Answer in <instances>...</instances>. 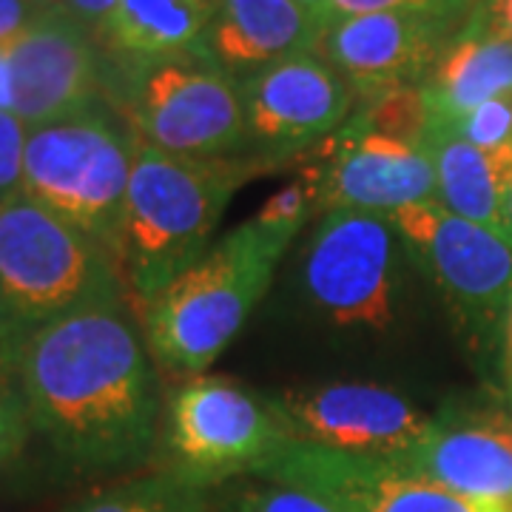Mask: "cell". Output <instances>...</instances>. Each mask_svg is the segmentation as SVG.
Returning a JSON list of instances; mask_svg holds the SVG:
<instances>
[{
    "instance_id": "11",
    "label": "cell",
    "mask_w": 512,
    "mask_h": 512,
    "mask_svg": "<svg viewBox=\"0 0 512 512\" xmlns=\"http://www.w3.org/2000/svg\"><path fill=\"white\" fill-rule=\"evenodd\" d=\"M461 9H393L328 23L313 52L350 86L356 106L376 94L424 83Z\"/></svg>"
},
{
    "instance_id": "23",
    "label": "cell",
    "mask_w": 512,
    "mask_h": 512,
    "mask_svg": "<svg viewBox=\"0 0 512 512\" xmlns=\"http://www.w3.org/2000/svg\"><path fill=\"white\" fill-rule=\"evenodd\" d=\"M319 208H322V165L308 168L302 177H296L282 191H276L274 197H268L259 208L256 220L296 237L308 217Z\"/></svg>"
},
{
    "instance_id": "7",
    "label": "cell",
    "mask_w": 512,
    "mask_h": 512,
    "mask_svg": "<svg viewBox=\"0 0 512 512\" xmlns=\"http://www.w3.org/2000/svg\"><path fill=\"white\" fill-rule=\"evenodd\" d=\"M402 248L387 214L325 211L302 251L308 305L333 328L387 330L396 319Z\"/></svg>"
},
{
    "instance_id": "2",
    "label": "cell",
    "mask_w": 512,
    "mask_h": 512,
    "mask_svg": "<svg viewBox=\"0 0 512 512\" xmlns=\"http://www.w3.org/2000/svg\"><path fill=\"white\" fill-rule=\"evenodd\" d=\"M256 171L228 157H177L134 140L117 262L143 305L205 256L228 202Z\"/></svg>"
},
{
    "instance_id": "19",
    "label": "cell",
    "mask_w": 512,
    "mask_h": 512,
    "mask_svg": "<svg viewBox=\"0 0 512 512\" xmlns=\"http://www.w3.org/2000/svg\"><path fill=\"white\" fill-rule=\"evenodd\" d=\"M421 89L430 106V131L453 128L481 103L512 94V43L461 23L441 46Z\"/></svg>"
},
{
    "instance_id": "10",
    "label": "cell",
    "mask_w": 512,
    "mask_h": 512,
    "mask_svg": "<svg viewBox=\"0 0 512 512\" xmlns=\"http://www.w3.org/2000/svg\"><path fill=\"white\" fill-rule=\"evenodd\" d=\"M256 478H274L328 498L339 512H512L507 504L453 493L430 478L376 456L288 441Z\"/></svg>"
},
{
    "instance_id": "16",
    "label": "cell",
    "mask_w": 512,
    "mask_h": 512,
    "mask_svg": "<svg viewBox=\"0 0 512 512\" xmlns=\"http://www.w3.org/2000/svg\"><path fill=\"white\" fill-rule=\"evenodd\" d=\"M387 461L453 493L512 507V419L504 413L433 419L413 447Z\"/></svg>"
},
{
    "instance_id": "30",
    "label": "cell",
    "mask_w": 512,
    "mask_h": 512,
    "mask_svg": "<svg viewBox=\"0 0 512 512\" xmlns=\"http://www.w3.org/2000/svg\"><path fill=\"white\" fill-rule=\"evenodd\" d=\"M55 3L52 0H0V49L15 43Z\"/></svg>"
},
{
    "instance_id": "27",
    "label": "cell",
    "mask_w": 512,
    "mask_h": 512,
    "mask_svg": "<svg viewBox=\"0 0 512 512\" xmlns=\"http://www.w3.org/2000/svg\"><path fill=\"white\" fill-rule=\"evenodd\" d=\"M29 436H32V424L20 387L0 390V470L18 461Z\"/></svg>"
},
{
    "instance_id": "31",
    "label": "cell",
    "mask_w": 512,
    "mask_h": 512,
    "mask_svg": "<svg viewBox=\"0 0 512 512\" xmlns=\"http://www.w3.org/2000/svg\"><path fill=\"white\" fill-rule=\"evenodd\" d=\"M55 9H60L66 18H72L77 26H83L97 43V35L103 32V26L109 23L111 12L117 6V0H52Z\"/></svg>"
},
{
    "instance_id": "15",
    "label": "cell",
    "mask_w": 512,
    "mask_h": 512,
    "mask_svg": "<svg viewBox=\"0 0 512 512\" xmlns=\"http://www.w3.org/2000/svg\"><path fill=\"white\" fill-rule=\"evenodd\" d=\"M424 202H439L430 148L339 128L328 163L322 165L325 211H370L390 217Z\"/></svg>"
},
{
    "instance_id": "5",
    "label": "cell",
    "mask_w": 512,
    "mask_h": 512,
    "mask_svg": "<svg viewBox=\"0 0 512 512\" xmlns=\"http://www.w3.org/2000/svg\"><path fill=\"white\" fill-rule=\"evenodd\" d=\"M134 140L97 109L29 128L23 194L117 256Z\"/></svg>"
},
{
    "instance_id": "29",
    "label": "cell",
    "mask_w": 512,
    "mask_h": 512,
    "mask_svg": "<svg viewBox=\"0 0 512 512\" xmlns=\"http://www.w3.org/2000/svg\"><path fill=\"white\" fill-rule=\"evenodd\" d=\"M464 26L512 43V0H464Z\"/></svg>"
},
{
    "instance_id": "34",
    "label": "cell",
    "mask_w": 512,
    "mask_h": 512,
    "mask_svg": "<svg viewBox=\"0 0 512 512\" xmlns=\"http://www.w3.org/2000/svg\"><path fill=\"white\" fill-rule=\"evenodd\" d=\"M9 103H12V83H9L6 55L0 52V109H9Z\"/></svg>"
},
{
    "instance_id": "20",
    "label": "cell",
    "mask_w": 512,
    "mask_h": 512,
    "mask_svg": "<svg viewBox=\"0 0 512 512\" xmlns=\"http://www.w3.org/2000/svg\"><path fill=\"white\" fill-rule=\"evenodd\" d=\"M439 202L464 220L501 234V202L512 183V146L478 148L450 131H430Z\"/></svg>"
},
{
    "instance_id": "14",
    "label": "cell",
    "mask_w": 512,
    "mask_h": 512,
    "mask_svg": "<svg viewBox=\"0 0 512 512\" xmlns=\"http://www.w3.org/2000/svg\"><path fill=\"white\" fill-rule=\"evenodd\" d=\"M0 52L12 83L9 111L29 128L97 109L103 92L97 43L55 6Z\"/></svg>"
},
{
    "instance_id": "3",
    "label": "cell",
    "mask_w": 512,
    "mask_h": 512,
    "mask_svg": "<svg viewBox=\"0 0 512 512\" xmlns=\"http://www.w3.org/2000/svg\"><path fill=\"white\" fill-rule=\"evenodd\" d=\"M293 234L251 217L211 245L185 274L143 305L148 353L168 373L200 376L242 330L271 288Z\"/></svg>"
},
{
    "instance_id": "1",
    "label": "cell",
    "mask_w": 512,
    "mask_h": 512,
    "mask_svg": "<svg viewBox=\"0 0 512 512\" xmlns=\"http://www.w3.org/2000/svg\"><path fill=\"white\" fill-rule=\"evenodd\" d=\"M18 387L32 433L74 476L128 473L157 444V376L123 299L29 330Z\"/></svg>"
},
{
    "instance_id": "35",
    "label": "cell",
    "mask_w": 512,
    "mask_h": 512,
    "mask_svg": "<svg viewBox=\"0 0 512 512\" xmlns=\"http://www.w3.org/2000/svg\"><path fill=\"white\" fill-rule=\"evenodd\" d=\"M313 20H316V26H319V32H322V15H325V6H328V0H296Z\"/></svg>"
},
{
    "instance_id": "33",
    "label": "cell",
    "mask_w": 512,
    "mask_h": 512,
    "mask_svg": "<svg viewBox=\"0 0 512 512\" xmlns=\"http://www.w3.org/2000/svg\"><path fill=\"white\" fill-rule=\"evenodd\" d=\"M501 237L512 245V183L504 194V202H501Z\"/></svg>"
},
{
    "instance_id": "25",
    "label": "cell",
    "mask_w": 512,
    "mask_h": 512,
    "mask_svg": "<svg viewBox=\"0 0 512 512\" xmlns=\"http://www.w3.org/2000/svg\"><path fill=\"white\" fill-rule=\"evenodd\" d=\"M447 131L478 148L512 146V94H501L495 100L481 103Z\"/></svg>"
},
{
    "instance_id": "21",
    "label": "cell",
    "mask_w": 512,
    "mask_h": 512,
    "mask_svg": "<svg viewBox=\"0 0 512 512\" xmlns=\"http://www.w3.org/2000/svg\"><path fill=\"white\" fill-rule=\"evenodd\" d=\"M63 512H208V498L197 484L157 470L94 490Z\"/></svg>"
},
{
    "instance_id": "17",
    "label": "cell",
    "mask_w": 512,
    "mask_h": 512,
    "mask_svg": "<svg viewBox=\"0 0 512 512\" xmlns=\"http://www.w3.org/2000/svg\"><path fill=\"white\" fill-rule=\"evenodd\" d=\"M319 26L296 0H220L202 57L245 80L316 46Z\"/></svg>"
},
{
    "instance_id": "6",
    "label": "cell",
    "mask_w": 512,
    "mask_h": 512,
    "mask_svg": "<svg viewBox=\"0 0 512 512\" xmlns=\"http://www.w3.org/2000/svg\"><path fill=\"white\" fill-rule=\"evenodd\" d=\"M291 439L274 399L225 376H197L168 404L165 456L174 476L197 487L256 476Z\"/></svg>"
},
{
    "instance_id": "18",
    "label": "cell",
    "mask_w": 512,
    "mask_h": 512,
    "mask_svg": "<svg viewBox=\"0 0 512 512\" xmlns=\"http://www.w3.org/2000/svg\"><path fill=\"white\" fill-rule=\"evenodd\" d=\"M220 0H117L97 46L117 69H137L168 57H202Z\"/></svg>"
},
{
    "instance_id": "22",
    "label": "cell",
    "mask_w": 512,
    "mask_h": 512,
    "mask_svg": "<svg viewBox=\"0 0 512 512\" xmlns=\"http://www.w3.org/2000/svg\"><path fill=\"white\" fill-rule=\"evenodd\" d=\"M342 128L396 140L404 146H427L433 120H430V106H427L421 83H413V86H399V89H390L359 103Z\"/></svg>"
},
{
    "instance_id": "32",
    "label": "cell",
    "mask_w": 512,
    "mask_h": 512,
    "mask_svg": "<svg viewBox=\"0 0 512 512\" xmlns=\"http://www.w3.org/2000/svg\"><path fill=\"white\" fill-rule=\"evenodd\" d=\"M29 330L18 328L6 319H0V390L18 387L20 353Z\"/></svg>"
},
{
    "instance_id": "28",
    "label": "cell",
    "mask_w": 512,
    "mask_h": 512,
    "mask_svg": "<svg viewBox=\"0 0 512 512\" xmlns=\"http://www.w3.org/2000/svg\"><path fill=\"white\" fill-rule=\"evenodd\" d=\"M393 9H461L464 12V0H328L325 15H322V29L333 20L393 12Z\"/></svg>"
},
{
    "instance_id": "9",
    "label": "cell",
    "mask_w": 512,
    "mask_h": 512,
    "mask_svg": "<svg viewBox=\"0 0 512 512\" xmlns=\"http://www.w3.org/2000/svg\"><path fill=\"white\" fill-rule=\"evenodd\" d=\"M404 251L444 293L467 328L487 333L512 302V245L498 231L464 220L441 202L390 214Z\"/></svg>"
},
{
    "instance_id": "4",
    "label": "cell",
    "mask_w": 512,
    "mask_h": 512,
    "mask_svg": "<svg viewBox=\"0 0 512 512\" xmlns=\"http://www.w3.org/2000/svg\"><path fill=\"white\" fill-rule=\"evenodd\" d=\"M117 256L49 208L0 200V319L35 330L66 313L120 302Z\"/></svg>"
},
{
    "instance_id": "8",
    "label": "cell",
    "mask_w": 512,
    "mask_h": 512,
    "mask_svg": "<svg viewBox=\"0 0 512 512\" xmlns=\"http://www.w3.org/2000/svg\"><path fill=\"white\" fill-rule=\"evenodd\" d=\"M120 103L137 140L177 157H225L248 143L239 80L200 55L126 69Z\"/></svg>"
},
{
    "instance_id": "12",
    "label": "cell",
    "mask_w": 512,
    "mask_h": 512,
    "mask_svg": "<svg viewBox=\"0 0 512 512\" xmlns=\"http://www.w3.org/2000/svg\"><path fill=\"white\" fill-rule=\"evenodd\" d=\"M245 140L285 160L350 120L356 94L313 49L239 80Z\"/></svg>"
},
{
    "instance_id": "26",
    "label": "cell",
    "mask_w": 512,
    "mask_h": 512,
    "mask_svg": "<svg viewBox=\"0 0 512 512\" xmlns=\"http://www.w3.org/2000/svg\"><path fill=\"white\" fill-rule=\"evenodd\" d=\"M26 140H29V126L15 111L0 109V200L23 191Z\"/></svg>"
},
{
    "instance_id": "13",
    "label": "cell",
    "mask_w": 512,
    "mask_h": 512,
    "mask_svg": "<svg viewBox=\"0 0 512 512\" xmlns=\"http://www.w3.org/2000/svg\"><path fill=\"white\" fill-rule=\"evenodd\" d=\"M274 407L293 441L353 456L396 458L413 447L433 421L402 393L370 382L288 390L276 396Z\"/></svg>"
},
{
    "instance_id": "36",
    "label": "cell",
    "mask_w": 512,
    "mask_h": 512,
    "mask_svg": "<svg viewBox=\"0 0 512 512\" xmlns=\"http://www.w3.org/2000/svg\"><path fill=\"white\" fill-rule=\"evenodd\" d=\"M507 376H510V390H512V302H510V319H507Z\"/></svg>"
},
{
    "instance_id": "24",
    "label": "cell",
    "mask_w": 512,
    "mask_h": 512,
    "mask_svg": "<svg viewBox=\"0 0 512 512\" xmlns=\"http://www.w3.org/2000/svg\"><path fill=\"white\" fill-rule=\"evenodd\" d=\"M217 512H339L328 498L305 487L262 478V484L231 493Z\"/></svg>"
}]
</instances>
